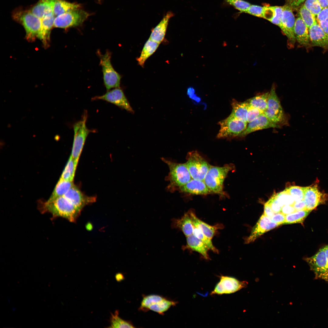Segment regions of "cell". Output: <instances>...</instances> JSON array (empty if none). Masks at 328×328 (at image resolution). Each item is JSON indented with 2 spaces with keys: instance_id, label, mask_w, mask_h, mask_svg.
Returning a JSON list of instances; mask_svg holds the SVG:
<instances>
[{
  "instance_id": "obj_1",
  "label": "cell",
  "mask_w": 328,
  "mask_h": 328,
  "mask_svg": "<svg viewBox=\"0 0 328 328\" xmlns=\"http://www.w3.org/2000/svg\"><path fill=\"white\" fill-rule=\"evenodd\" d=\"M41 209L43 213L48 212L53 217H62L71 222L75 220L80 212L63 196L48 200L43 204Z\"/></svg>"
},
{
  "instance_id": "obj_2",
  "label": "cell",
  "mask_w": 328,
  "mask_h": 328,
  "mask_svg": "<svg viewBox=\"0 0 328 328\" xmlns=\"http://www.w3.org/2000/svg\"><path fill=\"white\" fill-rule=\"evenodd\" d=\"M162 160L168 166V175L166 178L169 182L167 187L168 190L173 192L186 184L192 178L185 164L175 162L164 158Z\"/></svg>"
},
{
  "instance_id": "obj_3",
  "label": "cell",
  "mask_w": 328,
  "mask_h": 328,
  "mask_svg": "<svg viewBox=\"0 0 328 328\" xmlns=\"http://www.w3.org/2000/svg\"><path fill=\"white\" fill-rule=\"evenodd\" d=\"M231 164L222 167L211 166L207 173L204 181L212 193L224 195L223 183L228 173L232 169Z\"/></svg>"
},
{
  "instance_id": "obj_4",
  "label": "cell",
  "mask_w": 328,
  "mask_h": 328,
  "mask_svg": "<svg viewBox=\"0 0 328 328\" xmlns=\"http://www.w3.org/2000/svg\"><path fill=\"white\" fill-rule=\"evenodd\" d=\"M13 17L24 27L26 32V37L28 40L32 41L36 37L39 38L41 19L30 10L17 12L13 15Z\"/></svg>"
},
{
  "instance_id": "obj_5",
  "label": "cell",
  "mask_w": 328,
  "mask_h": 328,
  "mask_svg": "<svg viewBox=\"0 0 328 328\" xmlns=\"http://www.w3.org/2000/svg\"><path fill=\"white\" fill-rule=\"evenodd\" d=\"M87 118V111L85 110L81 119L76 122L73 125L74 138L70 155L77 162L88 134L91 132H95V130L89 129L87 127L86 123Z\"/></svg>"
},
{
  "instance_id": "obj_6",
  "label": "cell",
  "mask_w": 328,
  "mask_h": 328,
  "mask_svg": "<svg viewBox=\"0 0 328 328\" xmlns=\"http://www.w3.org/2000/svg\"><path fill=\"white\" fill-rule=\"evenodd\" d=\"M97 53L99 57L100 65L102 67L104 82L106 90L108 91L113 88L119 87L121 76L111 64V52L107 50L104 54H102L97 51Z\"/></svg>"
},
{
  "instance_id": "obj_7",
  "label": "cell",
  "mask_w": 328,
  "mask_h": 328,
  "mask_svg": "<svg viewBox=\"0 0 328 328\" xmlns=\"http://www.w3.org/2000/svg\"><path fill=\"white\" fill-rule=\"evenodd\" d=\"M264 113L270 121L280 126L287 123L286 117L276 94L274 85L272 86L269 93L267 107Z\"/></svg>"
},
{
  "instance_id": "obj_8",
  "label": "cell",
  "mask_w": 328,
  "mask_h": 328,
  "mask_svg": "<svg viewBox=\"0 0 328 328\" xmlns=\"http://www.w3.org/2000/svg\"><path fill=\"white\" fill-rule=\"evenodd\" d=\"M185 164L192 179L203 181L211 166L196 151L188 153Z\"/></svg>"
},
{
  "instance_id": "obj_9",
  "label": "cell",
  "mask_w": 328,
  "mask_h": 328,
  "mask_svg": "<svg viewBox=\"0 0 328 328\" xmlns=\"http://www.w3.org/2000/svg\"><path fill=\"white\" fill-rule=\"evenodd\" d=\"M220 128L217 136L218 138H232L239 136L245 130L248 123L235 118L231 114L218 122Z\"/></svg>"
},
{
  "instance_id": "obj_10",
  "label": "cell",
  "mask_w": 328,
  "mask_h": 328,
  "mask_svg": "<svg viewBox=\"0 0 328 328\" xmlns=\"http://www.w3.org/2000/svg\"><path fill=\"white\" fill-rule=\"evenodd\" d=\"M89 14L80 8L66 12L55 17L54 26L61 28L76 27L82 24Z\"/></svg>"
},
{
  "instance_id": "obj_11",
  "label": "cell",
  "mask_w": 328,
  "mask_h": 328,
  "mask_svg": "<svg viewBox=\"0 0 328 328\" xmlns=\"http://www.w3.org/2000/svg\"><path fill=\"white\" fill-rule=\"evenodd\" d=\"M305 260L314 272L316 278L328 282V267L324 247L320 249L312 256L305 258Z\"/></svg>"
},
{
  "instance_id": "obj_12",
  "label": "cell",
  "mask_w": 328,
  "mask_h": 328,
  "mask_svg": "<svg viewBox=\"0 0 328 328\" xmlns=\"http://www.w3.org/2000/svg\"><path fill=\"white\" fill-rule=\"evenodd\" d=\"M248 284L246 281H241L231 276L221 275L219 282L210 294L213 295L232 293L245 288Z\"/></svg>"
},
{
  "instance_id": "obj_13",
  "label": "cell",
  "mask_w": 328,
  "mask_h": 328,
  "mask_svg": "<svg viewBox=\"0 0 328 328\" xmlns=\"http://www.w3.org/2000/svg\"><path fill=\"white\" fill-rule=\"evenodd\" d=\"M92 100H104L111 103L131 113L134 112L123 91L119 87L107 91L104 94L93 97Z\"/></svg>"
},
{
  "instance_id": "obj_14",
  "label": "cell",
  "mask_w": 328,
  "mask_h": 328,
  "mask_svg": "<svg viewBox=\"0 0 328 328\" xmlns=\"http://www.w3.org/2000/svg\"><path fill=\"white\" fill-rule=\"evenodd\" d=\"M282 7L280 28L284 34L287 37L289 43L293 45L296 39L294 33V27L296 19L293 10L289 6L285 4Z\"/></svg>"
},
{
  "instance_id": "obj_15",
  "label": "cell",
  "mask_w": 328,
  "mask_h": 328,
  "mask_svg": "<svg viewBox=\"0 0 328 328\" xmlns=\"http://www.w3.org/2000/svg\"><path fill=\"white\" fill-rule=\"evenodd\" d=\"M326 194L321 192L316 184L304 187L303 200L306 205V209L312 210L326 200Z\"/></svg>"
},
{
  "instance_id": "obj_16",
  "label": "cell",
  "mask_w": 328,
  "mask_h": 328,
  "mask_svg": "<svg viewBox=\"0 0 328 328\" xmlns=\"http://www.w3.org/2000/svg\"><path fill=\"white\" fill-rule=\"evenodd\" d=\"M278 226L277 224L263 214L253 228L250 235L247 238L246 243L254 241L264 233Z\"/></svg>"
},
{
  "instance_id": "obj_17",
  "label": "cell",
  "mask_w": 328,
  "mask_h": 328,
  "mask_svg": "<svg viewBox=\"0 0 328 328\" xmlns=\"http://www.w3.org/2000/svg\"><path fill=\"white\" fill-rule=\"evenodd\" d=\"M248 123L246 128L239 137H244L252 132L259 130L280 127L270 121L264 113Z\"/></svg>"
},
{
  "instance_id": "obj_18",
  "label": "cell",
  "mask_w": 328,
  "mask_h": 328,
  "mask_svg": "<svg viewBox=\"0 0 328 328\" xmlns=\"http://www.w3.org/2000/svg\"><path fill=\"white\" fill-rule=\"evenodd\" d=\"M311 46L319 47L328 51V35L317 21L309 29Z\"/></svg>"
},
{
  "instance_id": "obj_19",
  "label": "cell",
  "mask_w": 328,
  "mask_h": 328,
  "mask_svg": "<svg viewBox=\"0 0 328 328\" xmlns=\"http://www.w3.org/2000/svg\"><path fill=\"white\" fill-rule=\"evenodd\" d=\"M294 33L296 40L300 45L307 49L312 46L309 28L299 14L296 19Z\"/></svg>"
},
{
  "instance_id": "obj_20",
  "label": "cell",
  "mask_w": 328,
  "mask_h": 328,
  "mask_svg": "<svg viewBox=\"0 0 328 328\" xmlns=\"http://www.w3.org/2000/svg\"><path fill=\"white\" fill-rule=\"evenodd\" d=\"M194 226L200 230L207 237L211 239L219 229L223 228L221 224H217L211 226L204 222L198 218L194 212L192 210L188 211Z\"/></svg>"
},
{
  "instance_id": "obj_21",
  "label": "cell",
  "mask_w": 328,
  "mask_h": 328,
  "mask_svg": "<svg viewBox=\"0 0 328 328\" xmlns=\"http://www.w3.org/2000/svg\"><path fill=\"white\" fill-rule=\"evenodd\" d=\"M178 190L183 193L195 195H206L212 193L204 181L193 179Z\"/></svg>"
},
{
  "instance_id": "obj_22",
  "label": "cell",
  "mask_w": 328,
  "mask_h": 328,
  "mask_svg": "<svg viewBox=\"0 0 328 328\" xmlns=\"http://www.w3.org/2000/svg\"><path fill=\"white\" fill-rule=\"evenodd\" d=\"M186 244L182 247L183 250L189 249L196 251L201 254L204 259H209L208 254L209 249L201 240L192 234L186 237Z\"/></svg>"
},
{
  "instance_id": "obj_23",
  "label": "cell",
  "mask_w": 328,
  "mask_h": 328,
  "mask_svg": "<svg viewBox=\"0 0 328 328\" xmlns=\"http://www.w3.org/2000/svg\"><path fill=\"white\" fill-rule=\"evenodd\" d=\"M173 15L170 12H167L159 23L152 30L149 39L159 43L164 39L169 21Z\"/></svg>"
},
{
  "instance_id": "obj_24",
  "label": "cell",
  "mask_w": 328,
  "mask_h": 328,
  "mask_svg": "<svg viewBox=\"0 0 328 328\" xmlns=\"http://www.w3.org/2000/svg\"><path fill=\"white\" fill-rule=\"evenodd\" d=\"M63 196L80 211L86 204L92 202V201L91 200L92 199L86 198L79 190L74 185L72 186Z\"/></svg>"
},
{
  "instance_id": "obj_25",
  "label": "cell",
  "mask_w": 328,
  "mask_h": 328,
  "mask_svg": "<svg viewBox=\"0 0 328 328\" xmlns=\"http://www.w3.org/2000/svg\"><path fill=\"white\" fill-rule=\"evenodd\" d=\"M171 226L180 230L186 237L193 234L194 227L188 211L179 219H173Z\"/></svg>"
},
{
  "instance_id": "obj_26",
  "label": "cell",
  "mask_w": 328,
  "mask_h": 328,
  "mask_svg": "<svg viewBox=\"0 0 328 328\" xmlns=\"http://www.w3.org/2000/svg\"><path fill=\"white\" fill-rule=\"evenodd\" d=\"M55 18V16L52 12L47 14L41 19V29L38 38L42 40L45 46L48 44L51 29L54 26Z\"/></svg>"
},
{
  "instance_id": "obj_27",
  "label": "cell",
  "mask_w": 328,
  "mask_h": 328,
  "mask_svg": "<svg viewBox=\"0 0 328 328\" xmlns=\"http://www.w3.org/2000/svg\"><path fill=\"white\" fill-rule=\"evenodd\" d=\"M54 1V0H39L30 10L42 19L47 14L53 12Z\"/></svg>"
},
{
  "instance_id": "obj_28",
  "label": "cell",
  "mask_w": 328,
  "mask_h": 328,
  "mask_svg": "<svg viewBox=\"0 0 328 328\" xmlns=\"http://www.w3.org/2000/svg\"><path fill=\"white\" fill-rule=\"evenodd\" d=\"M159 44L149 38L145 43L140 56L136 59L140 66L143 67L146 60L155 52Z\"/></svg>"
},
{
  "instance_id": "obj_29",
  "label": "cell",
  "mask_w": 328,
  "mask_h": 328,
  "mask_svg": "<svg viewBox=\"0 0 328 328\" xmlns=\"http://www.w3.org/2000/svg\"><path fill=\"white\" fill-rule=\"evenodd\" d=\"M231 105L232 110L231 114L238 119L247 122V115L249 106L246 101L240 102L234 99Z\"/></svg>"
},
{
  "instance_id": "obj_30",
  "label": "cell",
  "mask_w": 328,
  "mask_h": 328,
  "mask_svg": "<svg viewBox=\"0 0 328 328\" xmlns=\"http://www.w3.org/2000/svg\"><path fill=\"white\" fill-rule=\"evenodd\" d=\"M80 8V5L75 3H71L64 0H54L53 12L56 16Z\"/></svg>"
},
{
  "instance_id": "obj_31",
  "label": "cell",
  "mask_w": 328,
  "mask_h": 328,
  "mask_svg": "<svg viewBox=\"0 0 328 328\" xmlns=\"http://www.w3.org/2000/svg\"><path fill=\"white\" fill-rule=\"evenodd\" d=\"M269 93L256 95L247 100L246 101L249 107L257 108L264 112L267 107Z\"/></svg>"
},
{
  "instance_id": "obj_32",
  "label": "cell",
  "mask_w": 328,
  "mask_h": 328,
  "mask_svg": "<svg viewBox=\"0 0 328 328\" xmlns=\"http://www.w3.org/2000/svg\"><path fill=\"white\" fill-rule=\"evenodd\" d=\"M73 185L72 181H66L60 178L48 200H52L63 196Z\"/></svg>"
},
{
  "instance_id": "obj_33",
  "label": "cell",
  "mask_w": 328,
  "mask_h": 328,
  "mask_svg": "<svg viewBox=\"0 0 328 328\" xmlns=\"http://www.w3.org/2000/svg\"><path fill=\"white\" fill-rule=\"evenodd\" d=\"M311 211L309 210L297 211L286 215L285 224L302 223Z\"/></svg>"
},
{
  "instance_id": "obj_34",
  "label": "cell",
  "mask_w": 328,
  "mask_h": 328,
  "mask_svg": "<svg viewBox=\"0 0 328 328\" xmlns=\"http://www.w3.org/2000/svg\"><path fill=\"white\" fill-rule=\"evenodd\" d=\"M77 163L70 155L60 178L66 181H73Z\"/></svg>"
},
{
  "instance_id": "obj_35",
  "label": "cell",
  "mask_w": 328,
  "mask_h": 328,
  "mask_svg": "<svg viewBox=\"0 0 328 328\" xmlns=\"http://www.w3.org/2000/svg\"><path fill=\"white\" fill-rule=\"evenodd\" d=\"M111 326L112 328H134L131 322L124 320L119 316V312L116 311L114 314L111 313L110 319Z\"/></svg>"
},
{
  "instance_id": "obj_36",
  "label": "cell",
  "mask_w": 328,
  "mask_h": 328,
  "mask_svg": "<svg viewBox=\"0 0 328 328\" xmlns=\"http://www.w3.org/2000/svg\"><path fill=\"white\" fill-rule=\"evenodd\" d=\"M176 302L166 298L157 303L152 305L149 308V310H151L160 314H162L167 310L171 306H174Z\"/></svg>"
},
{
  "instance_id": "obj_37",
  "label": "cell",
  "mask_w": 328,
  "mask_h": 328,
  "mask_svg": "<svg viewBox=\"0 0 328 328\" xmlns=\"http://www.w3.org/2000/svg\"><path fill=\"white\" fill-rule=\"evenodd\" d=\"M165 298L162 296L156 295L145 296L143 298L139 309L143 311H148L150 306L157 303Z\"/></svg>"
},
{
  "instance_id": "obj_38",
  "label": "cell",
  "mask_w": 328,
  "mask_h": 328,
  "mask_svg": "<svg viewBox=\"0 0 328 328\" xmlns=\"http://www.w3.org/2000/svg\"><path fill=\"white\" fill-rule=\"evenodd\" d=\"M298 14L309 29L317 21L315 16L303 5L300 8Z\"/></svg>"
},
{
  "instance_id": "obj_39",
  "label": "cell",
  "mask_w": 328,
  "mask_h": 328,
  "mask_svg": "<svg viewBox=\"0 0 328 328\" xmlns=\"http://www.w3.org/2000/svg\"><path fill=\"white\" fill-rule=\"evenodd\" d=\"M274 195L282 207L285 205H293L295 202L292 197L286 189L280 193Z\"/></svg>"
},
{
  "instance_id": "obj_40",
  "label": "cell",
  "mask_w": 328,
  "mask_h": 328,
  "mask_svg": "<svg viewBox=\"0 0 328 328\" xmlns=\"http://www.w3.org/2000/svg\"><path fill=\"white\" fill-rule=\"evenodd\" d=\"M193 234L204 243L209 250L216 253L219 252L218 250L214 246L211 239L207 237L200 230L194 226Z\"/></svg>"
},
{
  "instance_id": "obj_41",
  "label": "cell",
  "mask_w": 328,
  "mask_h": 328,
  "mask_svg": "<svg viewBox=\"0 0 328 328\" xmlns=\"http://www.w3.org/2000/svg\"><path fill=\"white\" fill-rule=\"evenodd\" d=\"M286 189L295 202L303 200L304 187L293 186L287 188Z\"/></svg>"
},
{
  "instance_id": "obj_42",
  "label": "cell",
  "mask_w": 328,
  "mask_h": 328,
  "mask_svg": "<svg viewBox=\"0 0 328 328\" xmlns=\"http://www.w3.org/2000/svg\"><path fill=\"white\" fill-rule=\"evenodd\" d=\"M224 0L227 4L233 7L241 12L245 13L251 5L249 2L243 0Z\"/></svg>"
},
{
  "instance_id": "obj_43",
  "label": "cell",
  "mask_w": 328,
  "mask_h": 328,
  "mask_svg": "<svg viewBox=\"0 0 328 328\" xmlns=\"http://www.w3.org/2000/svg\"><path fill=\"white\" fill-rule=\"evenodd\" d=\"M303 5L315 16L322 9L317 0H306Z\"/></svg>"
},
{
  "instance_id": "obj_44",
  "label": "cell",
  "mask_w": 328,
  "mask_h": 328,
  "mask_svg": "<svg viewBox=\"0 0 328 328\" xmlns=\"http://www.w3.org/2000/svg\"><path fill=\"white\" fill-rule=\"evenodd\" d=\"M265 8V6L262 7L251 5L245 13L256 17L263 18Z\"/></svg>"
},
{
  "instance_id": "obj_45",
  "label": "cell",
  "mask_w": 328,
  "mask_h": 328,
  "mask_svg": "<svg viewBox=\"0 0 328 328\" xmlns=\"http://www.w3.org/2000/svg\"><path fill=\"white\" fill-rule=\"evenodd\" d=\"M263 113L257 108L249 106L247 115V123L253 120Z\"/></svg>"
},
{
  "instance_id": "obj_46",
  "label": "cell",
  "mask_w": 328,
  "mask_h": 328,
  "mask_svg": "<svg viewBox=\"0 0 328 328\" xmlns=\"http://www.w3.org/2000/svg\"><path fill=\"white\" fill-rule=\"evenodd\" d=\"M267 202L270 205L275 213L281 212L282 207L275 197L274 194Z\"/></svg>"
},
{
  "instance_id": "obj_47",
  "label": "cell",
  "mask_w": 328,
  "mask_h": 328,
  "mask_svg": "<svg viewBox=\"0 0 328 328\" xmlns=\"http://www.w3.org/2000/svg\"><path fill=\"white\" fill-rule=\"evenodd\" d=\"M271 219L273 222L279 226L282 224H285V215L282 212H280L275 213Z\"/></svg>"
},
{
  "instance_id": "obj_48",
  "label": "cell",
  "mask_w": 328,
  "mask_h": 328,
  "mask_svg": "<svg viewBox=\"0 0 328 328\" xmlns=\"http://www.w3.org/2000/svg\"><path fill=\"white\" fill-rule=\"evenodd\" d=\"M328 18V7L322 9L317 15V21L318 22L323 21Z\"/></svg>"
},
{
  "instance_id": "obj_49",
  "label": "cell",
  "mask_w": 328,
  "mask_h": 328,
  "mask_svg": "<svg viewBox=\"0 0 328 328\" xmlns=\"http://www.w3.org/2000/svg\"><path fill=\"white\" fill-rule=\"evenodd\" d=\"M306 0H286V5L291 7L292 10L297 8Z\"/></svg>"
},
{
  "instance_id": "obj_50",
  "label": "cell",
  "mask_w": 328,
  "mask_h": 328,
  "mask_svg": "<svg viewBox=\"0 0 328 328\" xmlns=\"http://www.w3.org/2000/svg\"><path fill=\"white\" fill-rule=\"evenodd\" d=\"M296 211L292 205H285L282 208L281 212L285 215H287Z\"/></svg>"
},
{
  "instance_id": "obj_51",
  "label": "cell",
  "mask_w": 328,
  "mask_h": 328,
  "mask_svg": "<svg viewBox=\"0 0 328 328\" xmlns=\"http://www.w3.org/2000/svg\"><path fill=\"white\" fill-rule=\"evenodd\" d=\"M292 206L296 211L306 210V203L304 200L295 202Z\"/></svg>"
},
{
  "instance_id": "obj_52",
  "label": "cell",
  "mask_w": 328,
  "mask_h": 328,
  "mask_svg": "<svg viewBox=\"0 0 328 328\" xmlns=\"http://www.w3.org/2000/svg\"><path fill=\"white\" fill-rule=\"evenodd\" d=\"M271 208L270 205L267 203H266L264 205V214L267 217L271 218L275 214Z\"/></svg>"
},
{
  "instance_id": "obj_53",
  "label": "cell",
  "mask_w": 328,
  "mask_h": 328,
  "mask_svg": "<svg viewBox=\"0 0 328 328\" xmlns=\"http://www.w3.org/2000/svg\"><path fill=\"white\" fill-rule=\"evenodd\" d=\"M318 23L323 31L328 35V18Z\"/></svg>"
},
{
  "instance_id": "obj_54",
  "label": "cell",
  "mask_w": 328,
  "mask_h": 328,
  "mask_svg": "<svg viewBox=\"0 0 328 328\" xmlns=\"http://www.w3.org/2000/svg\"><path fill=\"white\" fill-rule=\"evenodd\" d=\"M322 9L328 7V0H317Z\"/></svg>"
},
{
  "instance_id": "obj_55",
  "label": "cell",
  "mask_w": 328,
  "mask_h": 328,
  "mask_svg": "<svg viewBox=\"0 0 328 328\" xmlns=\"http://www.w3.org/2000/svg\"><path fill=\"white\" fill-rule=\"evenodd\" d=\"M115 278L118 282H120L124 279L123 275L121 273H117L115 276Z\"/></svg>"
},
{
  "instance_id": "obj_56",
  "label": "cell",
  "mask_w": 328,
  "mask_h": 328,
  "mask_svg": "<svg viewBox=\"0 0 328 328\" xmlns=\"http://www.w3.org/2000/svg\"><path fill=\"white\" fill-rule=\"evenodd\" d=\"M326 255L327 265L328 267V245L324 247Z\"/></svg>"
},
{
  "instance_id": "obj_57",
  "label": "cell",
  "mask_w": 328,
  "mask_h": 328,
  "mask_svg": "<svg viewBox=\"0 0 328 328\" xmlns=\"http://www.w3.org/2000/svg\"><path fill=\"white\" fill-rule=\"evenodd\" d=\"M98 0L100 1V0Z\"/></svg>"
}]
</instances>
